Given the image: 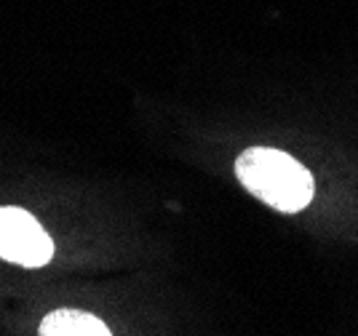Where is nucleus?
Segmentation results:
<instances>
[{"label":"nucleus","mask_w":358,"mask_h":336,"mask_svg":"<svg viewBox=\"0 0 358 336\" xmlns=\"http://www.w3.org/2000/svg\"><path fill=\"white\" fill-rule=\"evenodd\" d=\"M54 256V243L41 221L24 208H0V259L22 267H43Z\"/></svg>","instance_id":"f03ea898"},{"label":"nucleus","mask_w":358,"mask_h":336,"mask_svg":"<svg viewBox=\"0 0 358 336\" xmlns=\"http://www.w3.org/2000/svg\"><path fill=\"white\" fill-rule=\"evenodd\" d=\"M241 184L270 208L297 214L313 200V176L292 155L270 147H252L236 161Z\"/></svg>","instance_id":"f257e3e1"},{"label":"nucleus","mask_w":358,"mask_h":336,"mask_svg":"<svg viewBox=\"0 0 358 336\" xmlns=\"http://www.w3.org/2000/svg\"><path fill=\"white\" fill-rule=\"evenodd\" d=\"M38 336H113L99 318L80 309H54L45 315Z\"/></svg>","instance_id":"7ed1b4c3"}]
</instances>
